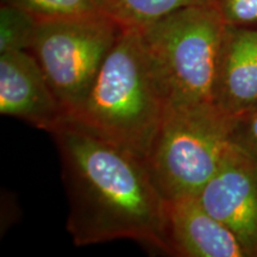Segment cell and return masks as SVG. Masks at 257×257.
Segmentation results:
<instances>
[{
  "mask_svg": "<svg viewBox=\"0 0 257 257\" xmlns=\"http://www.w3.org/2000/svg\"><path fill=\"white\" fill-rule=\"evenodd\" d=\"M69 201L67 230L78 246L133 239L170 255L167 200L147 162L72 118L51 133Z\"/></svg>",
  "mask_w": 257,
  "mask_h": 257,
  "instance_id": "obj_1",
  "label": "cell"
},
{
  "mask_svg": "<svg viewBox=\"0 0 257 257\" xmlns=\"http://www.w3.org/2000/svg\"><path fill=\"white\" fill-rule=\"evenodd\" d=\"M166 112L142 32L124 29L86 100L70 118L147 162Z\"/></svg>",
  "mask_w": 257,
  "mask_h": 257,
  "instance_id": "obj_2",
  "label": "cell"
},
{
  "mask_svg": "<svg viewBox=\"0 0 257 257\" xmlns=\"http://www.w3.org/2000/svg\"><path fill=\"white\" fill-rule=\"evenodd\" d=\"M227 25L211 4L180 9L141 30L167 108L213 107Z\"/></svg>",
  "mask_w": 257,
  "mask_h": 257,
  "instance_id": "obj_3",
  "label": "cell"
},
{
  "mask_svg": "<svg viewBox=\"0 0 257 257\" xmlns=\"http://www.w3.org/2000/svg\"><path fill=\"white\" fill-rule=\"evenodd\" d=\"M229 123L213 107L167 108L147 159L166 200L198 197L229 149Z\"/></svg>",
  "mask_w": 257,
  "mask_h": 257,
  "instance_id": "obj_4",
  "label": "cell"
},
{
  "mask_svg": "<svg viewBox=\"0 0 257 257\" xmlns=\"http://www.w3.org/2000/svg\"><path fill=\"white\" fill-rule=\"evenodd\" d=\"M123 30L104 14L38 22L31 53L68 118L86 100Z\"/></svg>",
  "mask_w": 257,
  "mask_h": 257,
  "instance_id": "obj_5",
  "label": "cell"
},
{
  "mask_svg": "<svg viewBox=\"0 0 257 257\" xmlns=\"http://www.w3.org/2000/svg\"><path fill=\"white\" fill-rule=\"evenodd\" d=\"M208 213L229 227L248 257L257 256V162L230 143L219 168L198 194Z\"/></svg>",
  "mask_w": 257,
  "mask_h": 257,
  "instance_id": "obj_6",
  "label": "cell"
},
{
  "mask_svg": "<svg viewBox=\"0 0 257 257\" xmlns=\"http://www.w3.org/2000/svg\"><path fill=\"white\" fill-rule=\"evenodd\" d=\"M0 113L50 134L68 118L31 51L0 54Z\"/></svg>",
  "mask_w": 257,
  "mask_h": 257,
  "instance_id": "obj_7",
  "label": "cell"
},
{
  "mask_svg": "<svg viewBox=\"0 0 257 257\" xmlns=\"http://www.w3.org/2000/svg\"><path fill=\"white\" fill-rule=\"evenodd\" d=\"M213 106L229 121L257 107V28L226 27Z\"/></svg>",
  "mask_w": 257,
  "mask_h": 257,
  "instance_id": "obj_8",
  "label": "cell"
},
{
  "mask_svg": "<svg viewBox=\"0 0 257 257\" xmlns=\"http://www.w3.org/2000/svg\"><path fill=\"white\" fill-rule=\"evenodd\" d=\"M170 255L182 257H248L229 227L205 210L198 197L167 200Z\"/></svg>",
  "mask_w": 257,
  "mask_h": 257,
  "instance_id": "obj_9",
  "label": "cell"
},
{
  "mask_svg": "<svg viewBox=\"0 0 257 257\" xmlns=\"http://www.w3.org/2000/svg\"><path fill=\"white\" fill-rule=\"evenodd\" d=\"M105 15L124 29H142L180 9L210 4V0H99Z\"/></svg>",
  "mask_w": 257,
  "mask_h": 257,
  "instance_id": "obj_10",
  "label": "cell"
},
{
  "mask_svg": "<svg viewBox=\"0 0 257 257\" xmlns=\"http://www.w3.org/2000/svg\"><path fill=\"white\" fill-rule=\"evenodd\" d=\"M38 21L24 9L8 2L0 6V54L31 51Z\"/></svg>",
  "mask_w": 257,
  "mask_h": 257,
  "instance_id": "obj_11",
  "label": "cell"
},
{
  "mask_svg": "<svg viewBox=\"0 0 257 257\" xmlns=\"http://www.w3.org/2000/svg\"><path fill=\"white\" fill-rule=\"evenodd\" d=\"M3 2L11 3L24 9L38 22L104 14L99 0H3Z\"/></svg>",
  "mask_w": 257,
  "mask_h": 257,
  "instance_id": "obj_12",
  "label": "cell"
},
{
  "mask_svg": "<svg viewBox=\"0 0 257 257\" xmlns=\"http://www.w3.org/2000/svg\"><path fill=\"white\" fill-rule=\"evenodd\" d=\"M229 142L257 162V107L229 123Z\"/></svg>",
  "mask_w": 257,
  "mask_h": 257,
  "instance_id": "obj_13",
  "label": "cell"
},
{
  "mask_svg": "<svg viewBox=\"0 0 257 257\" xmlns=\"http://www.w3.org/2000/svg\"><path fill=\"white\" fill-rule=\"evenodd\" d=\"M224 23L236 28H257V0H210Z\"/></svg>",
  "mask_w": 257,
  "mask_h": 257,
  "instance_id": "obj_14",
  "label": "cell"
},
{
  "mask_svg": "<svg viewBox=\"0 0 257 257\" xmlns=\"http://www.w3.org/2000/svg\"><path fill=\"white\" fill-rule=\"evenodd\" d=\"M256 257H257V256H256Z\"/></svg>",
  "mask_w": 257,
  "mask_h": 257,
  "instance_id": "obj_15",
  "label": "cell"
}]
</instances>
